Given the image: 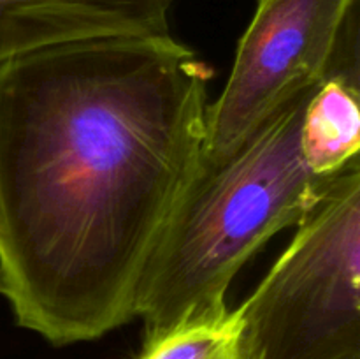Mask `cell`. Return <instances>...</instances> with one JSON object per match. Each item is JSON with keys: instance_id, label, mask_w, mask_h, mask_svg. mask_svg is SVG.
I'll return each instance as SVG.
<instances>
[{"instance_id": "obj_6", "label": "cell", "mask_w": 360, "mask_h": 359, "mask_svg": "<svg viewBox=\"0 0 360 359\" xmlns=\"http://www.w3.org/2000/svg\"><path fill=\"white\" fill-rule=\"evenodd\" d=\"M360 87L329 80L311 95L301 129V148L313 175L327 178L359 158Z\"/></svg>"}, {"instance_id": "obj_1", "label": "cell", "mask_w": 360, "mask_h": 359, "mask_svg": "<svg viewBox=\"0 0 360 359\" xmlns=\"http://www.w3.org/2000/svg\"><path fill=\"white\" fill-rule=\"evenodd\" d=\"M213 70L171 34L53 46L0 67V296L53 345L136 319L199 164Z\"/></svg>"}, {"instance_id": "obj_3", "label": "cell", "mask_w": 360, "mask_h": 359, "mask_svg": "<svg viewBox=\"0 0 360 359\" xmlns=\"http://www.w3.org/2000/svg\"><path fill=\"white\" fill-rule=\"evenodd\" d=\"M231 312L243 359H360V157L334 172Z\"/></svg>"}, {"instance_id": "obj_4", "label": "cell", "mask_w": 360, "mask_h": 359, "mask_svg": "<svg viewBox=\"0 0 360 359\" xmlns=\"http://www.w3.org/2000/svg\"><path fill=\"white\" fill-rule=\"evenodd\" d=\"M359 84V0H259L224 92L207 106L200 160L234 153L295 95Z\"/></svg>"}, {"instance_id": "obj_2", "label": "cell", "mask_w": 360, "mask_h": 359, "mask_svg": "<svg viewBox=\"0 0 360 359\" xmlns=\"http://www.w3.org/2000/svg\"><path fill=\"white\" fill-rule=\"evenodd\" d=\"M320 87L295 95L224 160L199 158L137 289L144 341L227 315L239 270L319 199L330 176L309 171L301 129Z\"/></svg>"}, {"instance_id": "obj_7", "label": "cell", "mask_w": 360, "mask_h": 359, "mask_svg": "<svg viewBox=\"0 0 360 359\" xmlns=\"http://www.w3.org/2000/svg\"><path fill=\"white\" fill-rule=\"evenodd\" d=\"M137 359H243L231 312L144 341Z\"/></svg>"}, {"instance_id": "obj_5", "label": "cell", "mask_w": 360, "mask_h": 359, "mask_svg": "<svg viewBox=\"0 0 360 359\" xmlns=\"http://www.w3.org/2000/svg\"><path fill=\"white\" fill-rule=\"evenodd\" d=\"M172 0H0V67L101 37L169 34Z\"/></svg>"}]
</instances>
